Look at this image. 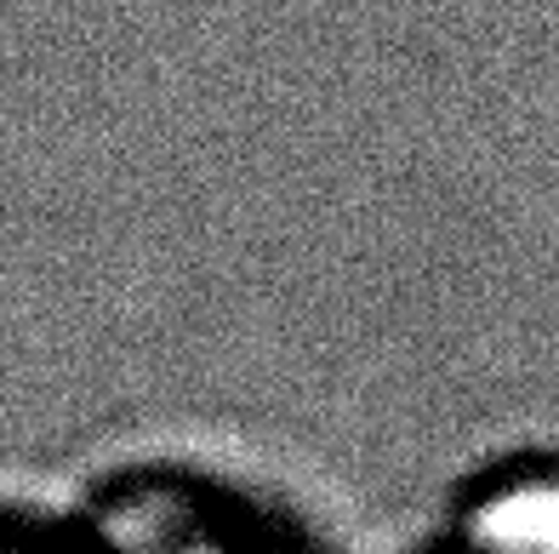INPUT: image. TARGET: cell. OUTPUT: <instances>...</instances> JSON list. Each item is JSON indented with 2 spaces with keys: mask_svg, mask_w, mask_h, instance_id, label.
Wrapping results in <instances>:
<instances>
[{
  "mask_svg": "<svg viewBox=\"0 0 559 554\" xmlns=\"http://www.w3.org/2000/svg\"><path fill=\"white\" fill-rule=\"evenodd\" d=\"M177 554H206V549H177Z\"/></svg>",
  "mask_w": 559,
  "mask_h": 554,
  "instance_id": "2",
  "label": "cell"
},
{
  "mask_svg": "<svg viewBox=\"0 0 559 554\" xmlns=\"http://www.w3.org/2000/svg\"><path fill=\"white\" fill-rule=\"evenodd\" d=\"M474 554H559V474L497 486L468 520Z\"/></svg>",
  "mask_w": 559,
  "mask_h": 554,
  "instance_id": "1",
  "label": "cell"
}]
</instances>
